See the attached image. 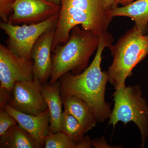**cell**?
Instances as JSON below:
<instances>
[{
    "instance_id": "cell-12",
    "label": "cell",
    "mask_w": 148,
    "mask_h": 148,
    "mask_svg": "<svg viewBox=\"0 0 148 148\" xmlns=\"http://www.w3.org/2000/svg\"><path fill=\"white\" fill-rule=\"evenodd\" d=\"M105 13L112 18L118 16L129 17L144 34L148 30V0H137L122 7L116 6Z\"/></svg>"
},
{
    "instance_id": "cell-16",
    "label": "cell",
    "mask_w": 148,
    "mask_h": 148,
    "mask_svg": "<svg viewBox=\"0 0 148 148\" xmlns=\"http://www.w3.org/2000/svg\"><path fill=\"white\" fill-rule=\"evenodd\" d=\"M61 124L62 131L75 143H79L84 138L86 131L77 120L66 110L61 115Z\"/></svg>"
},
{
    "instance_id": "cell-3",
    "label": "cell",
    "mask_w": 148,
    "mask_h": 148,
    "mask_svg": "<svg viewBox=\"0 0 148 148\" xmlns=\"http://www.w3.org/2000/svg\"><path fill=\"white\" fill-rule=\"evenodd\" d=\"M100 37L79 25L73 28L67 41L53 52V68L49 84L53 85L66 73L77 75L84 71L98 49Z\"/></svg>"
},
{
    "instance_id": "cell-19",
    "label": "cell",
    "mask_w": 148,
    "mask_h": 148,
    "mask_svg": "<svg viewBox=\"0 0 148 148\" xmlns=\"http://www.w3.org/2000/svg\"><path fill=\"white\" fill-rule=\"evenodd\" d=\"M91 145L92 147L95 148H120V146H112L108 144L107 140L104 137L101 138H96L91 140Z\"/></svg>"
},
{
    "instance_id": "cell-20",
    "label": "cell",
    "mask_w": 148,
    "mask_h": 148,
    "mask_svg": "<svg viewBox=\"0 0 148 148\" xmlns=\"http://www.w3.org/2000/svg\"><path fill=\"white\" fill-rule=\"evenodd\" d=\"M12 92L5 88H0V108L5 109L6 105L8 104L12 98L10 93Z\"/></svg>"
},
{
    "instance_id": "cell-9",
    "label": "cell",
    "mask_w": 148,
    "mask_h": 148,
    "mask_svg": "<svg viewBox=\"0 0 148 148\" xmlns=\"http://www.w3.org/2000/svg\"><path fill=\"white\" fill-rule=\"evenodd\" d=\"M42 85L34 80L17 82L12 89V98L8 103L14 109L28 114H39L45 112L48 106L42 94Z\"/></svg>"
},
{
    "instance_id": "cell-15",
    "label": "cell",
    "mask_w": 148,
    "mask_h": 148,
    "mask_svg": "<svg viewBox=\"0 0 148 148\" xmlns=\"http://www.w3.org/2000/svg\"><path fill=\"white\" fill-rule=\"evenodd\" d=\"M1 148H41L32 135L18 124L9 128L0 138Z\"/></svg>"
},
{
    "instance_id": "cell-7",
    "label": "cell",
    "mask_w": 148,
    "mask_h": 148,
    "mask_svg": "<svg viewBox=\"0 0 148 148\" xmlns=\"http://www.w3.org/2000/svg\"><path fill=\"white\" fill-rule=\"evenodd\" d=\"M34 80L33 61L16 55L0 44V88L12 92L17 82Z\"/></svg>"
},
{
    "instance_id": "cell-17",
    "label": "cell",
    "mask_w": 148,
    "mask_h": 148,
    "mask_svg": "<svg viewBox=\"0 0 148 148\" xmlns=\"http://www.w3.org/2000/svg\"><path fill=\"white\" fill-rule=\"evenodd\" d=\"M45 148H77V143L71 140L63 131L49 133L45 140Z\"/></svg>"
},
{
    "instance_id": "cell-14",
    "label": "cell",
    "mask_w": 148,
    "mask_h": 148,
    "mask_svg": "<svg viewBox=\"0 0 148 148\" xmlns=\"http://www.w3.org/2000/svg\"><path fill=\"white\" fill-rule=\"evenodd\" d=\"M61 97L64 110L77 120L86 132L95 127L98 121L86 103L74 96Z\"/></svg>"
},
{
    "instance_id": "cell-10",
    "label": "cell",
    "mask_w": 148,
    "mask_h": 148,
    "mask_svg": "<svg viewBox=\"0 0 148 148\" xmlns=\"http://www.w3.org/2000/svg\"><path fill=\"white\" fill-rule=\"evenodd\" d=\"M56 27L44 33L37 40L31 53L33 61L34 80L40 84L50 79L53 68L52 45Z\"/></svg>"
},
{
    "instance_id": "cell-18",
    "label": "cell",
    "mask_w": 148,
    "mask_h": 148,
    "mask_svg": "<svg viewBox=\"0 0 148 148\" xmlns=\"http://www.w3.org/2000/svg\"><path fill=\"white\" fill-rule=\"evenodd\" d=\"M18 124V122L5 109L0 111V136H2L11 126Z\"/></svg>"
},
{
    "instance_id": "cell-11",
    "label": "cell",
    "mask_w": 148,
    "mask_h": 148,
    "mask_svg": "<svg viewBox=\"0 0 148 148\" xmlns=\"http://www.w3.org/2000/svg\"><path fill=\"white\" fill-rule=\"evenodd\" d=\"M5 109L15 118L18 125L29 132L42 147H44L45 140L49 132L50 117L48 108L36 115L18 112L8 104Z\"/></svg>"
},
{
    "instance_id": "cell-5",
    "label": "cell",
    "mask_w": 148,
    "mask_h": 148,
    "mask_svg": "<svg viewBox=\"0 0 148 148\" xmlns=\"http://www.w3.org/2000/svg\"><path fill=\"white\" fill-rule=\"evenodd\" d=\"M114 107L109 118V124L114 127L119 122L125 126L132 122L140 130L141 147H145L148 139V105L143 97L140 85L126 86L125 83L115 89L112 95Z\"/></svg>"
},
{
    "instance_id": "cell-22",
    "label": "cell",
    "mask_w": 148,
    "mask_h": 148,
    "mask_svg": "<svg viewBox=\"0 0 148 148\" xmlns=\"http://www.w3.org/2000/svg\"><path fill=\"white\" fill-rule=\"evenodd\" d=\"M134 1L135 0H116L114 7L118 6L119 4L121 5L122 6L127 5Z\"/></svg>"
},
{
    "instance_id": "cell-6",
    "label": "cell",
    "mask_w": 148,
    "mask_h": 148,
    "mask_svg": "<svg viewBox=\"0 0 148 148\" xmlns=\"http://www.w3.org/2000/svg\"><path fill=\"white\" fill-rule=\"evenodd\" d=\"M59 16V13L39 23L21 26L1 21L0 28L8 36L7 47L18 56L32 60L31 53L37 40L44 33L56 27Z\"/></svg>"
},
{
    "instance_id": "cell-21",
    "label": "cell",
    "mask_w": 148,
    "mask_h": 148,
    "mask_svg": "<svg viewBox=\"0 0 148 148\" xmlns=\"http://www.w3.org/2000/svg\"><path fill=\"white\" fill-rule=\"evenodd\" d=\"M115 1L116 0H103V8L105 12L114 6Z\"/></svg>"
},
{
    "instance_id": "cell-24",
    "label": "cell",
    "mask_w": 148,
    "mask_h": 148,
    "mask_svg": "<svg viewBox=\"0 0 148 148\" xmlns=\"http://www.w3.org/2000/svg\"></svg>"
},
{
    "instance_id": "cell-23",
    "label": "cell",
    "mask_w": 148,
    "mask_h": 148,
    "mask_svg": "<svg viewBox=\"0 0 148 148\" xmlns=\"http://www.w3.org/2000/svg\"><path fill=\"white\" fill-rule=\"evenodd\" d=\"M47 1L49 2L53 3L56 4V5H60L61 3V0H46Z\"/></svg>"
},
{
    "instance_id": "cell-8",
    "label": "cell",
    "mask_w": 148,
    "mask_h": 148,
    "mask_svg": "<svg viewBox=\"0 0 148 148\" xmlns=\"http://www.w3.org/2000/svg\"><path fill=\"white\" fill-rule=\"evenodd\" d=\"M8 22L13 25L37 24L60 12L61 5L46 0H14Z\"/></svg>"
},
{
    "instance_id": "cell-13",
    "label": "cell",
    "mask_w": 148,
    "mask_h": 148,
    "mask_svg": "<svg viewBox=\"0 0 148 148\" xmlns=\"http://www.w3.org/2000/svg\"><path fill=\"white\" fill-rule=\"evenodd\" d=\"M42 94L45 99L50 114L49 132L55 133L62 131L61 124L62 103L60 85L58 81L53 85L43 84Z\"/></svg>"
},
{
    "instance_id": "cell-1",
    "label": "cell",
    "mask_w": 148,
    "mask_h": 148,
    "mask_svg": "<svg viewBox=\"0 0 148 148\" xmlns=\"http://www.w3.org/2000/svg\"><path fill=\"white\" fill-rule=\"evenodd\" d=\"M114 38L107 32L100 37V42L91 64L81 73L69 72L58 81L61 96H73L81 99L90 107L98 122H103L110 116V103L105 98L106 85L109 82L108 71H103L101 64L104 49L112 44Z\"/></svg>"
},
{
    "instance_id": "cell-2",
    "label": "cell",
    "mask_w": 148,
    "mask_h": 148,
    "mask_svg": "<svg viewBox=\"0 0 148 148\" xmlns=\"http://www.w3.org/2000/svg\"><path fill=\"white\" fill-rule=\"evenodd\" d=\"M60 5L52 53L57 47L67 41L72 29L77 25L99 37L108 32L112 18L105 13L103 0H61Z\"/></svg>"
},
{
    "instance_id": "cell-4",
    "label": "cell",
    "mask_w": 148,
    "mask_h": 148,
    "mask_svg": "<svg viewBox=\"0 0 148 148\" xmlns=\"http://www.w3.org/2000/svg\"><path fill=\"white\" fill-rule=\"evenodd\" d=\"M109 48L113 60L107 71L109 82L116 89L125 84L134 68L148 55V35L134 26Z\"/></svg>"
}]
</instances>
